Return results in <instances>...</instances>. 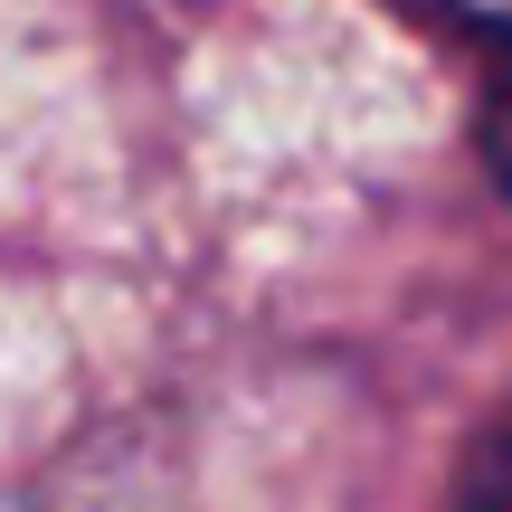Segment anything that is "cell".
Instances as JSON below:
<instances>
[{
  "instance_id": "3957f363",
  "label": "cell",
  "mask_w": 512,
  "mask_h": 512,
  "mask_svg": "<svg viewBox=\"0 0 512 512\" xmlns=\"http://www.w3.org/2000/svg\"><path fill=\"white\" fill-rule=\"evenodd\" d=\"M446 19H475V29H512V0H427Z\"/></svg>"
},
{
  "instance_id": "7a4b0ae2",
  "label": "cell",
  "mask_w": 512,
  "mask_h": 512,
  "mask_svg": "<svg viewBox=\"0 0 512 512\" xmlns=\"http://www.w3.org/2000/svg\"><path fill=\"white\" fill-rule=\"evenodd\" d=\"M494 171H503V190H512V67H503V86H494Z\"/></svg>"
},
{
  "instance_id": "6da1fadb",
  "label": "cell",
  "mask_w": 512,
  "mask_h": 512,
  "mask_svg": "<svg viewBox=\"0 0 512 512\" xmlns=\"http://www.w3.org/2000/svg\"><path fill=\"white\" fill-rule=\"evenodd\" d=\"M456 494H465V512H512V408L475 437V456H465Z\"/></svg>"
}]
</instances>
